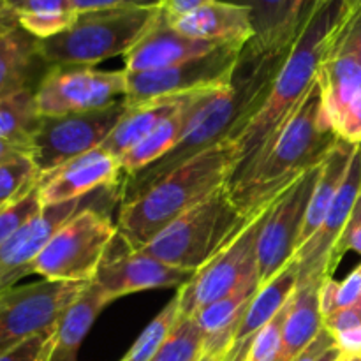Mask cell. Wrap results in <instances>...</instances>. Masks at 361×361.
Instances as JSON below:
<instances>
[{
    "label": "cell",
    "mask_w": 361,
    "mask_h": 361,
    "mask_svg": "<svg viewBox=\"0 0 361 361\" xmlns=\"http://www.w3.org/2000/svg\"><path fill=\"white\" fill-rule=\"evenodd\" d=\"M291 48L261 49L247 42L240 53L231 80L197 113L180 143L157 162L126 176L120 183L122 203L143 194L162 176L207 148L221 141L236 140L264 104L275 76Z\"/></svg>",
    "instance_id": "cell-1"
},
{
    "label": "cell",
    "mask_w": 361,
    "mask_h": 361,
    "mask_svg": "<svg viewBox=\"0 0 361 361\" xmlns=\"http://www.w3.org/2000/svg\"><path fill=\"white\" fill-rule=\"evenodd\" d=\"M351 7L353 4L348 0H321L317 4L275 76L264 104L236 137L238 152L229 183L249 169L314 87L319 66L330 53L335 35Z\"/></svg>",
    "instance_id": "cell-2"
},
{
    "label": "cell",
    "mask_w": 361,
    "mask_h": 361,
    "mask_svg": "<svg viewBox=\"0 0 361 361\" xmlns=\"http://www.w3.org/2000/svg\"><path fill=\"white\" fill-rule=\"evenodd\" d=\"M337 141V134L324 113L316 80L270 145L238 180L229 183L233 203L243 215L256 217L303 173L317 168Z\"/></svg>",
    "instance_id": "cell-3"
},
{
    "label": "cell",
    "mask_w": 361,
    "mask_h": 361,
    "mask_svg": "<svg viewBox=\"0 0 361 361\" xmlns=\"http://www.w3.org/2000/svg\"><path fill=\"white\" fill-rule=\"evenodd\" d=\"M236 140H226L189 159L150 189L120 207L118 236L141 250L166 226L229 183L236 162Z\"/></svg>",
    "instance_id": "cell-4"
},
{
    "label": "cell",
    "mask_w": 361,
    "mask_h": 361,
    "mask_svg": "<svg viewBox=\"0 0 361 361\" xmlns=\"http://www.w3.org/2000/svg\"><path fill=\"white\" fill-rule=\"evenodd\" d=\"M252 219L233 203L226 185L175 219L141 250L171 267L197 271L222 252Z\"/></svg>",
    "instance_id": "cell-5"
},
{
    "label": "cell",
    "mask_w": 361,
    "mask_h": 361,
    "mask_svg": "<svg viewBox=\"0 0 361 361\" xmlns=\"http://www.w3.org/2000/svg\"><path fill=\"white\" fill-rule=\"evenodd\" d=\"M162 7H133L78 13L67 30L39 41V51L48 66L92 67L127 55L154 27Z\"/></svg>",
    "instance_id": "cell-6"
},
{
    "label": "cell",
    "mask_w": 361,
    "mask_h": 361,
    "mask_svg": "<svg viewBox=\"0 0 361 361\" xmlns=\"http://www.w3.org/2000/svg\"><path fill=\"white\" fill-rule=\"evenodd\" d=\"M116 233L108 215L85 208L46 243L32 264V275L56 282H92Z\"/></svg>",
    "instance_id": "cell-7"
},
{
    "label": "cell",
    "mask_w": 361,
    "mask_h": 361,
    "mask_svg": "<svg viewBox=\"0 0 361 361\" xmlns=\"http://www.w3.org/2000/svg\"><path fill=\"white\" fill-rule=\"evenodd\" d=\"M127 109L129 106L122 97L101 109L41 116L37 130L30 141L32 159L41 175L101 147Z\"/></svg>",
    "instance_id": "cell-8"
},
{
    "label": "cell",
    "mask_w": 361,
    "mask_h": 361,
    "mask_svg": "<svg viewBox=\"0 0 361 361\" xmlns=\"http://www.w3.org/2000/svg\"><path fill=\"white\" fill-rule=\"evenodd\" d=\"M88 284L42 279L0 295V355L35 335L55 330L67 307Z\"/></svg>",
    "instance_id": "cell-9"
},
{
    "label": "cell",
    "mask_w": 361,
    "mask_h": 361,
    "mask_svg": "<svg viewBox=\"0 0 361 361\" xmlns=\"http://www.w3.org/2000/svg\"><path fill=\"white\" fill-rule=\"evenodd\" d=\"M268 208L261 210L210 263L197 270L192 281L178 289L180 316H196L203 307L226 298L247 281L257 279V238Z\"/></svg>",
    "instance_id": "cell-10"
},
{
    "label": "cell",
    "mask_w": 361,
    "mask_h": 361,
    "mask_svg": "<svg viewBox=\"0 0 361 361\" xmlns=\"http://www.w3.org/2000/svg\"><path fill=\"white\" fill-rule=\"evenodd\" d=\"M126 71H97L81 66H49L35 87L41 116L101 109L126 97Z\"/></svg>",
    "instance_id": "cell-11"
},
{
    "label": "cell",
    "mask_w": 361,
    "mask_h": 361,
    "mask_svg": "<svg viewBox=\"0 0 361 361\" xmlns=\"http://www.w3.org/2000/svg\"><path fill=\"white\" fill-rule=\"evenodd\" d=\"M321 164L303 173L270 204L267 219L257 238V281L259 286L270 282L284 270L298 250L307 207L310 203Z\"/></svg>",
    "instance_id": "cell-12"
},
{
    "label": "cell",
    "mask_w": 361,
    "mask_h": 361,
    "mask_svg": "<svg viewBox=\"0 0 361 361\" xmlns=\"http://www.w3.org/2000/svg\"><path fill=\"white\" fill-rule=\"evenodd\" d=\"M243 46L222 44L214 51L197 59L166 67L159 71L127 73L126 102L129 106L141 104L166 95H182L203 88L222 87L233 76Z\"/></svg>",
    "instance_id": "cell-13"
},
{
    "label": "cell",
    "mask_w": 361,
    "mask_h": 361,
    "mask_svg": "<svg viewBox=\"0 0 361 361\" xmlns=\"http://www.w3.org/2000/svg\"><path fill=\"white\" fill-rule=\"evenodd\" d=\"M361 194V145H358L349 164L345 178L328 210L326 217L321 222L317 231L309 238V242L295 254L298 263V286L321 284L324 279L334 275V259L335 247L351 219L353 210L356 207Z\"/></svg>",
    "instance_id": "cell-14"
},
{
    "label": "cell",
    "mask_w": 361,
    "mask_h": 361,
    "mask_svg": "<svg viewBox=\"0 0 361 361\" xmlns=\"http://www.w3.org/2000/svg\"><path fill=\"white\" fill-rule=\"evenodd\" d=\"M194 275L196 271L171 267L164 261H159L157 257L148 256L143 250L130 249L122 240L120 250H115L111 242L92 282L99 286V289L113 302L122 296L148 289H180L192 281Z\"/></svg>",
    "instance_id": "cell-15"
},
{
    "label": "cell",
    "mask_w": 361,
    "mask_h": 361,
    "mask_svg": "<svg viewBox=\"0 0 361 361\" xmlns=\"http://www.w3.org/2000/svg\"><path fill=\"white\" fill-rule=\"evenodd\" d=\"M87 197L48 204L0 245V295L16 288L21 279L32 275L35 257L41 254L51 236L78 212L90 207L85 203Z\"/></svg>",
    "instance_id": "cell-16"
},
{
    "label": "cell",
    "mask_w": 361,
    "mask_h": 361,
    "mask_svg": "<svg viewBox=\"0 0 361 361\" xmlns=\"http://www.w3.org/2000/svg\"><path fill=\"white\" fill-rule=\"evenodd\" d=\"M122 173L118 157L95 148L41 176L39 196L42 207L81 200L95 190L116 185Z\"/></svg>",
    "instance_id": "cell-17"
},
{
    "label": "cell",
    "mask_w": 361,
    "mask_h": 361,
    "mask_svg": "<svg viewBox=\"0 0 361 361\" xmlns=\"http://www.w3.org/2000/svg\"><path fill=\"white\" fill-rule=\"evenodd\" d=\"M247 7L254 27L250 44L261 49L291 48L321 0H224Z\"/></svg>",
    "instance_id": "cell-18"
},
{
    "label": "cell",
    "mask_w": 361,
    "mask_h": 361,
    "mask_svg": "<svg viewBox=\"0 0 361 361\" xmlns=\"http://www.w3.org/2000/svg\"><path fill=\"white\" fill-rule=\"evenodd\" d=\"M222 44L190 39L180 34L171 27L164 7L155 21L154 27L133 46L127 55H123L127 73H143V71H159L176 63L197 59L214 51Z\"/></svg>",
    "instance_id": "cell-19"
},
{
    "label": "cell",
    "mask_w": 361,
    "mask_h": 361,
    "mask_svg": "<svg viewBox=\"0 0 361 361\" xmlns=\"http://www.w3.org/2000/svg\"><path fill=\"white\" fill-rule=\"evenodd\" d=\"M226 85L190 92L185 97V101L182 102V106H180L175 113H171L168 118L162 120L148 136H145L136 147H133L126 155L120 157V164H122L126 176L134 175L136 171L154 164L159 159L164 157L166 154H169V152L180 143V140L185 136L187 130L190 129L197 113H200L201 109H203L204 106H207L208 102L226 87Z\"/></svg>",
    "instance_id": "cell-20"
},
{
    "label": "cell",
    "mask_w": 361,
    "mask_h": 361,
    "mask_svg": "<svg viewBox=\"0 0 361 361\" xmlns=\"http://www.w3.org/2000/svg\"><path fill=\"white\" fill-rule=\"evenodd\" d=\"M180 34L214 44L245 46L254 37L252 20L247 7L214 0L183 16H168Z\"/></svg>",
    "instance_id": "cell-21"
},
{
    "label": "cell",
    "mask_w": 361,
    "mask_h": 361,
    "mask_svg": "<svg viewBox=\"0 0 361 361\" xmlns=\"http://www.w3.org/2000/svg\"><path fill=\"white\" fill-rule=\"evenodd\" d=\"M48 69L39 51V39L18 21L0 25V97L35 90Z\"/></svg>",
    "instance_id": "cell-22"
},
{
    "label": "cell",
    "mask_w": 361,
    "mask_h": 361,
    "mask_svg": "<svg viewBox=\"0 0 361 361\" xmlns=\"http://www.w3.org/2000/svg\"><path fill=\"white\" fill-rule=\"evenodd\" d=\"M296 286H298V263H296V259H293L270 282L259 286L242 323H240L231 349L222 361L247 360L256 335L281 312L282 307L295 295Z\"/></svg>",
    "instance_id": "cell-23"
},
{
    "label": "cell",
    "mask_w": 361,
    "mask_h": 361,
    "mask_svg": "<svg viewBox=\"0 0 361 361\" xmlns=\"http://www.w3.org/2000/svg\"><path fill=\"white\" fill-rule=\"evenodd\" d=\"M257 289V279L247 281L229 296L203 307L196 316H192L203 334V355L219 360L226 358Z\"/></svg>",
    "instance_id": "cell-24"
},
{
    "label": "cell",
    "mask_w": 361,
    "mask_h": 361,
    "mask_svg": "<svg viewBox=\"0 0 361 361\" xmlns=\"http://www.w3.org/2000/svg\"><path fill=\"white\" fill-rule=\"evenodd\" d=\"M109 302L111 300L99 289V286L90 282L56 323L49 361H78V353L85 337Z\"/></svg>",
    "instance_id": "cell-25"
},
{
    "label": "cell",
    "mask_w": 361,
    "mask_h": 361,
    "mask_svg": "<svg viewBox=\"0 0 361 361\" xmlns=\"http://www.w3.org/2000/svg\"><path fill=\"white\" fill-rule=\"evenodd\" d=\"M189 94L166 95V97L152 99V101L141 102L136 106L127 104L129 109L126 111V115L122 116V120L116 123L115 129L99 148L120 159L130 148L136 147L145 136H148L162 120L175 113Z\"/></svg>",
    "instance_id": "cell-26"
},
{
    "label": "cell",
    "mask_w": 361,
    "mask_h": 361,
    "mask_svg": "<svg viewBox=\"0 0 361 361\" xmlns=\"http://www.w3.org/2000/svg\"><path fill=\"white\" fill-rule=\"evenodd\" d=\"M356 148H358V145H351L348 141L338 140L334 145V148L328 152L326 159L321 162L319 178H317L316 189H314L310 203L307 207L302 235H300L298 240V250L309 242L310 236L317 231L321 222L326 217L328 210H330L331 203H334L335 196H337L338 189H341L342 182H344L345 173H348L349 164H351L353 157H355Z\"/></svg>",
    "instance_id": "cell-27"
},
{
    "label": "cell",
    "mask_w": 361,
    "mask_h": 361,
    "mask_svg": "<svg viewBox=\"0 0 361 361\" xmlns=\"http://www.w3.org/2000/svg\"><path fill=\"white\" fill-rule=\"evenodd\" d=\"M316 80L324 113L334 129L351 99L361 90V63L348 53L330 49L319 66Z\"/></svg>",
    "instance_id": "cell-28"
},
{
    "label": "cell",
    "mask_w": 361,
    "mask_h": 361,
    "mask_svg": "<svg viewBox=\"0 0 361 361\" xmlns=\"http://www.w3.org/2000/svg\"><path fill=\"white\" fill-rule=\"evenodd\" d=\"M323 284V282H321ZM321 284L296 288L282 330V345L275 361H293L305 351L324 326L319 305Z\"/></svg>",
    "instance_id": "cell-29"
},
{
    "label": "cell",
    "mask_w": 361,
    "mask_h": 361,
    "mask_svg": "<svg viewBox=\"0 0 361 361\" xmlns=\"http://www.w3.org/2000/svg\"><path fill=\"white\" fill-rule=\"evenodd\" d=\"M23 30L35 39H49L67 30L78 18L71 0H4Z\"/></svg>",
    "instance_id": "cell-30"
},
{
    "label": "cell",
    "mask_w": 361,
    "mask_h": 361,
    "mask_svg": "<svg viewBox=\"0 0 361 361\" xmlns=\"http://www.w3.org/2000/svg\"><path fill=\"white\" fill-rule=\"evenodd\" d=\"M41 115L35 104V90H23L0 97V140L30 145Z\"/></svg>",
    "instance_id": "cell-31"
},
{
    "label": "cell",
    "mask_w": 361,
    "mask_h": 361,
    "mask_svg": "<svg viewBox=\"0 0 361 361\" xmlns=\"http://www.w3.org/2000/svg\"><path fill=\"white\" fill-rule=\"evenodd\" d=\"M180 319V298L178 295L150 321L147 328L141 331L140 337L133 344L126 356L120 361H152L157 355L159 349L169 337L175 328L176 321Z\"/></svg>",
    "instance_id": "cell-32"
},
{
    "label": "cell",
    "mask_w": 361,
    "mask_h": 361,
    "mask_svg": "<svg viewBox=\"0 0 361 361\" xmlns=\"http://www.w3.org/2000/svg\"><path fill=\"white\" fill-rule=\"evenodd\" d=\"M41 176L32 155H18L0 162V208L27 196L39 185Z\"/></svg>",
    "instance_id": "cell-33"
},
{
    "label": "cell",
    "mask_w": 361,
    "mask_h": 361,
    "mask_svg": "<svg viewBox=\"0 0 361 361\" xmlns=\"http://www.w3.org/2000/svg\"><path fill=\"white\" fill-rule=\"evenodd\" d=\"M203 356V334L194 317H182L152 361H200Z\"/></svg>",
    "instance_id": "cell-34"
},
{
    "label": "cell",
    "mask_w": 361,
    "mask_h": 361,
    "mask_svg": "<svg viewBox=\"0 0 361 361\" xmlns=\"http://www.w3.org/2000/svg\"><path fill=\"white\" fill-rule=\"evenodd\" d=\"M42 208L44 207L39 196V185L16 203L0 208V245H4L21 226L34 219Z\"/></svg>",
    "instance_id": "cell-35"
},
{
    "label": "cell",
    "mask_w": 361,
    "mask_h": 361,
    "mask_svg": "<svg viewBox=\"0 0 361 361\" xmlns=\"http://www.w3.org/2000/svg\"><path fill=\"white\" fill-rule=\"evenodd\" d=\"M293 296L289 302L281 309V312L256 335L250 351L245 361H275L279 356L282 345V330H284L286 317H288L289 309H291Z\"/></svg>",
    "instance_id": "cell-36"
},
{
    "label": "cell",
    "mask_w": 361,
    "mask_h": 361,
    "mask_svg": "<svg viewBox=\"0 0 361 361\" xmlns=\"http://www.w3.org/2000/svg\"><path fill=\"white\" fill-rule=\"evenodd\" d=\"M331 49L348 53L361 63V0L353 4L348 18L335 35Z\"/></svg>",
    "instance_id": "cell-37"
},
{
    "label": "cell",
    "mask_w": 361,
    "mask_h": 361,
    "mask_svg": "<svg viewBox=\"0 0 361 361\" xmlns=\"http://www.w3.org/2000/svg\"><path fill=\"white\" fill-rule=\"evenodd\" d=\"M55 330L35 335L18 348L0 355V361H49Z\"/></svg>",
    "instance_id": "cell-38"
},
{
    "label": "cell",
    "mask_w": 361,
    "mask_h": 361,
    "mask_svg": "<svg viewBox=\"0 0 361 361\" xmlns=\"http://www.w3.org/2000/svg\"><path fill=\"white\" fill-rule=\"evenodd\" d=\"M334 130L338 140L351 145H361V90L351 99L338 122L335 123Z\"/></svg>",
    "instance_id": "cell-39"
},
{
    "label": "cell",
    "mask_w": 361,
    "mask_h": 361,
    "mask_svg": "<svg viewBox=\"0 0 361 361\" xmlns=\"http://www.w3.org/2000/svg\"><path fill=\"white\" fill-rule=\"evenodd\" d=\"M348 250H355V252L361 254V194L358 201H356V207L355 210H353L351 219H349L348 226H345L344 233H342L341 240H338L337 247H335L334 259H331L334 270L337 268L342 256H344Z\"/></svg>",
    "instance_id": "cell-40"
},
{
    "label": "cell",
    "mask_w": 361,
    "mask_h": 361,
    "mask_svg": "<svg viewBox=\"0 0 361 361\" xmlns=\"http://www.w3.org/2000/svg\"><path fill=\"white\" fill-rule=\"evenodd\" d=\"M342 358L344 356L335 344L334 335L323 326V330L314 338L312 344L305 351L300 353L293 361H341Z\"/></svg>",
    "instance_id": "cell-41"
},
{
    "label": "cell",
    "mask_w": 361,
    "mask_h": 361,
    "mask_svg": "<svg viewBox=\"0 0 361 361\" xmlns=\"http://www.w3.org/2000/svg\"><path fill=\"white\" fill-rule=\"evenodd\" d=\"M78 13L104 9H133V7H162L164 0H71Z\"/></svg>",
    "instance_id": "cell-42"
},
{
    "label": "cell",
    "mask_w": 361,
    "mask_h": 361,
    "mask_svg": "<svg viewBox=\"0 0 361 361\" xmlns=\"http://www.w3.org/2000/svg\"><path fill=\"white\" fill-rule=\"evenodd\" d=\"M361 298V270L360 267L345 277V281L338 282L337 289V310L351 309Z\"/></svg>",
    "instance_id": "cell-43"
},
{
    "label": "cell",
    "mask_w": 361,
    "mask_h": 361,
    "mask_svg": "<svg viewBox=\"0 0 361 361\" xmlns=\"http://www.w3.org/2000/svg\"><path fill=\"white\" fill-rule=\"evenodd\" d=\"M334 338L344 358H358V356H361V324L341 331V334H335Z\"/></svg>",
    "instance_id": "cell-44"
},
{
    "label": "cell",
    "mask_w": 361,
    "mask_h": 361,
    "mask_svg": "<svg viewBox=\"0 0 361 361\" xmlns=\"http://www.w3.org/2000/svg\"><path fill=\"white\" fill-rule=\"evenodd\" d=\"M337 289L338 282L334 281V277L324 279L323 284L319 288V305H321V314L326 319L328 316L337 312Z\"/></svg>",
    "instance_id": "cell-45"
},
{
    "label": "cell",
    "mask_w": 361,
    "mask_h": 361,
    "mask_svg": "<svg viewBox=\"0 0 361 361\" xmlns=\"http://www.w3.org/2000/svg\"><path fill=\"white\" fill-rule=\"evenodd\" d=\"M214 2V0H164V11L168 16H183L187 13H192V11L200 9L201 6H207V4Z\"/></svg>",
    "instance_id": "cell-46"
},
{
    "label": "cell",
    "mask_w": 361,
    "mask_h": 361,
    "mask_svg": "<svg viewBox=\"0 0 361 361\" xmlns=\"http://www.w3.org/2000/svg\"><path fill=\"white\" fill-rule=\"evenodd\" d=\"M18 155H32L30 145L0 140V162L9 161V159L18 157Z\"/></svg>",
    "instance_id": "cell-47"
},
{
    "label": "cell",
    "mask_w": 361,
    "mask_h": 361,
    "mask_svg": "<svg viewBox=\"0 0 361 361\" xmlns=\"http://www.w3.org/2000/svg\"><path fill=\"white\" fill-rule=\"evenodd\" d=\"M14 16L9 13V9L6 7V4H4V0H0V25H6V23H13Z\"/></svg>",
    "instance_id": "cell-48"
},
{
    "label": "cell",
    "mask_w": 361,
    "mask_h": 361,
    "mask_svg": "<svg viewBox=\"0 0 361 361\" xmlns=\"http://www.w3.org/2000/svg\"><path fill=\"white\" fill-rule=\"evenodd\" d=\"M200 361H222V360L214 358V356H207V355H203V356H201V360H200Z\"/></svg>",
    "instance_id": "cell-49"
},
{
    "label": "cell",
    "mask_w": 361,
    "mask_h": 361,
    "mask_svg": "<svg viewBox=\"0 0 361 361\" xmlns=\"http://www.w3.org/2000/svg\"><path fill=\"white\" fill-rule=\"evenodd\" d=\"M360 270H361V264H360ZM355 309L358 310V314H360V316H361V298H360V302L356 303V305H355Z\"/></svg>",
    "instance_id": "cell-50"
},
{
    "label": "cell",
    "mask_w": 361,
    "mask_h": 361,
    "mask_svg": "<svg viewBox=\"0 0 361 361\" xmlns=\"http://www.w3.org/2000/svg\"><path fill=\"white\" fill-rule=\"evenodd\" d=\"M342 361H361V356L358 358H342Z\"/></svg>",
    "instance_id": "cell-51"
},
{
    "label": "cell",
    "mask_w": 361,
    "mask_h": 361,
    "mask_svg": "<svg viewBox=\"0 0 361 361\" xmlns=\"http://www.w3.org/2000/svg\"><path fill=\"white\" fill-rule=\"evenodd\" d=\"M348 2H351V4H355V2H358V0H348Z\"/></svg>",
    "instance_id": "cell-52"
},
{
    "label": "cell",
    "mask_w": 361,
    "mask_h": 361,
    "mask_svg": "<svg viewBox=\"0 0 361 361\" xmlns=\"http://www.w3.org/2000/svg\"><path fill=\"white\" fill-rule=\"evenodd\" d=\"M341 361H342V360H341Z\"/></svg>",
    "instance_id": "cell-53"
}]
</instances>
